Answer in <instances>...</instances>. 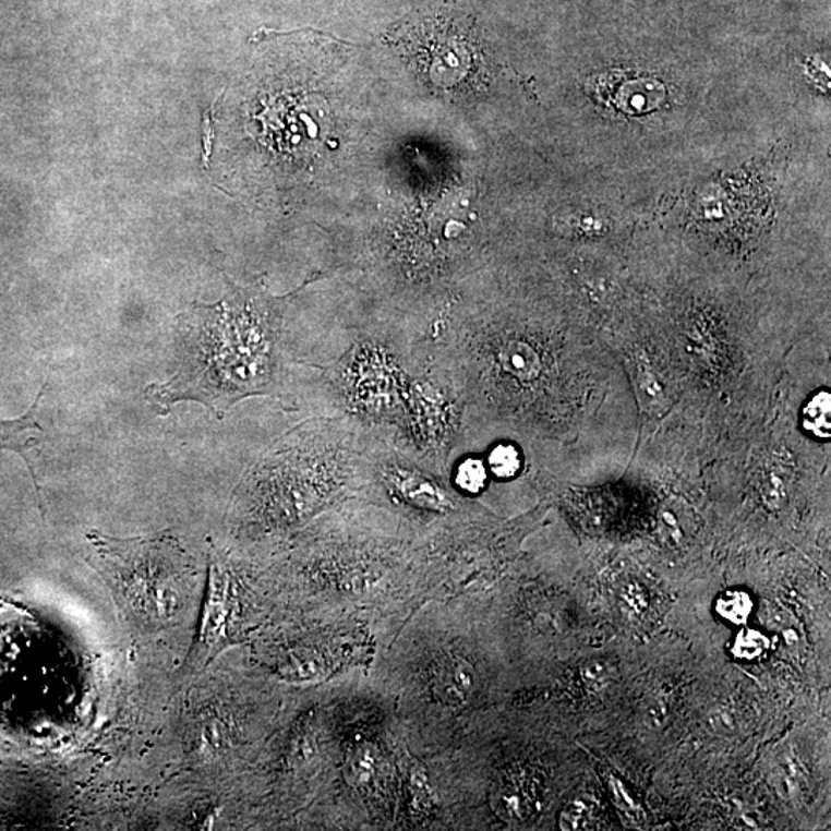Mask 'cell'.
<instances>
[{
  "mask_svg": "<svg viewBox=\"0 0 831 831\" xmlns=\"http://www.w3.org/2000/svg\"><path fill=\"white\" fill-rule=\"evenodd\" d=\"M416 347L418 364L402 421L387 437L404 455L450 481L448 463L466 425L467 406L447 370L422 344Z\"/></svg>",
  "mask_w": 831,
  "mask_h": 831,
  "instance_id": "52a82bcc",
  "label": "cell"
},
{
  "mask_svg": "<svg viewBox=\"0 0 831 831\" xmlns=\"http://www.w3.org/2000/svg\"><path fill=\"white\" fill-rule=\"evenodd\" d=\"M85 538V561L110 590L133 630L159 635L185 621L196 598L197 567L170 531L116 538L89 530Z\"/></svg>",
  "mask_w": 831,
  "mask_h": 831,
  "instance_id": "277c9868",
  "label": "cell"
},
{
  "mask_svg": "<svg viewBox=\"0 0 831 831\" xmlns=\"http://www.w3.org/2000/svg\"><path fill=\"white\" fill-rule=\"evenodd\" d=\"M432 687L434 696L445 706H466L477 691V670L460 654H445L439 661L434 662Z\"/></svg>",
  "mask_w": 831,
  "mask_h": 831,
  "instance_id": "30bf717a",
  "label": "cell"
},
{
  "mask_svg": "<svg viewBox=\"0 0 831 831\" xmlns=\"http://www.w3.org/2000/svg\"><path fill=\"white\" fill-rule=\"evenodd\" d=\"M416 364L418 347L400 329L374 317L351 327L346 350L320 366L327 414L390 436L402 421Z\"/></svg>",
  "mask_w": 831,
  "mask_h": 831,
  "instance_id": "5b68a950",
  "label": "cell"
},
{
  "mask_svg": "<svg viewBox=\"0 0 831 831\" xmlns=\"http://www.w3.org/2000/svg\"><path fill=\"white\" fill-rule=\"evenodd\" d=\"M776 787L785 797L799 796L804 788V773L796 759H782L776 771Z\"/></svg>",
  "mask_w": 831,
  "mask_h": 831,
  "instance_id": "d6986e66",
  "label": "cell"
},
{
  "mask_svg": "<svg viewBox=\"0 0 831 831\" xmlns=\"http://www.w3.org/2000/svg\"><path fill=\"white\" fill-rule=\"evenodd\" d=\"M45 390H47V385L40 388L35 402L21 418L0 419V451L9 450L16 453V455L25 460L26 466L32 471L37 493H39V484H37L35 468L32 466L29 455L43 442L44 432L43 426L37 421V410H39L40 402H43Z\"/></svg>",
  "mask_w": 831,
  "mask_h": 831,
  "instance_id": "8fae6325",
  "label": "cell"
},
{
  "mask_svg": "<svg viewBox=\"0 0 831 831\" xmlns=\"http://www.w3.org/2000/svg\"><path fill=\"white\" fill-rule=\"evenodd\" d=\"M236 740V730L230 718L224 714H200L191 724L186 743L191 755L197 758H216L231 750Z\"/></svg>",
  "mask_w": 831,
  "mask_h": 831,
  "instance_id": "7c38bea8",
  "label": "cell"
},
{
  "mask_svg": "<svg viewBox=\"0 0 831 831\" xmlns=\"http://www.w3.org/2000/svg\"><path fill=\"white\" fill-rule=\"evenodd\" d=\"M364 430L347 416H317L268 445L231 497L230 523L250 541L282 539L356 494Z\"/></svg>",
  "mask_w": 831,
  "mask_h": 831,
  "instance_id": "3957f363",
  "label": "cell"
},
{
  "mask_svg": "<svg viewBox=\"0 0 831 831\" xmlns=\"http://www.w3.org/2000/svg\"><path fill=\"white\" fill-rule=\"evenodd\" d=\"M489 482V468L481 456H463L450 467V484L462 496H478L485 492Z\"/></svg>",
  "mask_w": 831,
  "mask_h": 831,
  "instance_id": "4fadbf2b",
  "label": "cell"
},
{
  "mask_svg": "<svg viewBox=\"0 0 831 831\" xmlns=\"http://www.w3.org/2000/svg\"><path fill=\"white\" fill-rule=\"evenodd\" d=\"M830 393L821 392L803 410V425L816 439H830Z\"/></svg>",
  "mask_w": 831,
  "mask_h": 831,
  "instance_id": "2e32d148",
  "label": "cell"
},
{
  "mask_svg": "<svg viewBox=\"0 0 831 831\" xmlns=\"http://www.w3.org/2000/svg\"><path fill=\"white\" fill-rule=\"evenodd\" d=\"M426 784L424 771L414 769L411 771L410 793L416 808L419 810H429L432 807V792Z\"/></svg>",
  "mask_w": 831,
  "mask_h": 831,
  "instance_id": "603a6c76",
  "label": "cell"
},
{
  "mask_svg": "<svg viewBox=\"0 0 831 831\" xmlns=\"http://www.w3.org/2000/svg\"><path fill=\"white\" fill-rule=\"evenodd\" d=\"M580 676L590 690L599 691L609 685L610 679H612V672H610V665L604 659H593V661L582 665Z\"/></svg>",
  "mask_w": 831,
  "mask_h": 831,
  "instance_id": "7402d4cb",
  "label": "cell"
},
{
  "mask_svg": "<svg viewBox=\"0 0 831 831\" xmlns=\"http://www.w3.org/2000/svg\"><path fill=\"white\" fill-rule=\"evenodd\" d=\"M241 586L233 568L212 546L207 557L204 597L196 633L183 661L181 675H200L234 641L241 624Z\"/></svg>",
  "mask_w": 831,
  "mask_h": 831,
  "instance_id": "9c48e42d",
  "label": "cell"
},
{
  "mask_svg": "<svg viewBox=\"0 0 831 831\" xmlns=\"http://www.w3.org/2000/svg\"><path fill=\"white\" fill-rule=\"evenodd\" d=\"M380 756L370 744L359 745L347 759V780L354 787L362 788L372 784L380 770Z\"/></svg>",
  "mask_w": 831,
  "mask_h": 831,
  "instance_id": "9a60e30c",
  "label": "cell"
},
{
  "mask_svg": "<svg viewBox=\"0 0 831 831\" xmlns=\"http://www.w3.org/2000/svg\"><path fill=\"white\" fill-rule=\"evenodd\" d=\"M770 641L762 631L755 628L744 627L737 633L735 642H733V654L743 661H754L761 658L769 650Z\"/></svg>",
  "mask_w": 831,
  "mask_h": 831,
  "instance_id": "ac0fdd59",
  "label": "cell"
},
{
  "mask_svg": "<svg viewBox=\"0 0 831 831\" xmlns=\"http://www.w3.org/2000/svg\"><path fill=\"white\" fill-rule=\"evenodd\" d=\"M484 459L490 478L497 481H510L518 478L523 468V453L513 442L494 444Z\"/></svg>",
  "mask_w": 831,
  "mask_h": 831,
  "instance_id": "5bb4252c",
  "label": "cell"
},
{
  "mask_svg": "<svg viewBox=\"0 0 831 831\" xmlns=\"http://www.w3.org/2000/svg\"><path fill=\"white\" fill-rule=\"evenodd\" d=\"M706 725L711 735L732 736L739 730V718L732 707L721 706L710 711Z\"/></svg>",
  "mask_w": 831,
  "mask_h": 831,
  "instance_id": "ffe728a7",
  "label": "cell"
},
{
  "mask_svg": "<svg viewBox=\"0 0 831 831\" xmlns=\"http://www.w3.org/2000/svg\"><path fill=\"white\" fill-rule=\"evenodd\" d=\"M593 822V808L586 800H573L561 815V829L587 830Z\"/></svg>",
  "mask_w": 831,
  "mask_h": 831,
  "instance_id": "44dd1931",
  "label": "cell"
},
{
  "mask_svg": "<svg viewBox=\"0 0 831 831\" xmlns=\"http://www.w3.org/2000/svg\"><path fill=\"white\" fill-rule=\"evenodd\" d=\"M573 329L530 314L473 310L455 294L421 342L450 374L467 414L539 444L575 433Z\"/></svg>",
  "mask_w": 831,
  "mask_h": 831,
  "instance_id": "6da1fadb",
  "label": "cell"
},
{
  "mask_svg": "<svg viewBox=\"0 0 831 831\" xmlns=\"http://www.w3.org/2000/svg\"><path fill=\"white\" fill-rule=\"evenodd\" d=\"M714 609L722 619L739 627V625L748 623L751 613H754L755 604L754 599L745 591L730 590L718 598Z\"/></svg>",
  "mask_w": 831,
  "mask_h": 831,
  "instance_id": "e0dca14e",
  "label": "cell"
},
{
  "mask_svg": "<svg viewBox=\"0 0 831 831\" xmlns=\"http://www.w3.org/2000/svg\"><path fill=\"white\" fill-rule=\"evenodd\" d=\"M419 77L442 95L463 92L479 73L481 52L473 32L456 11H441L400 24L390 36Z\"/></svg>",
  "mask_w": 831,
  "mask_h": 831,
  "instance_id": "ba28073f",
  "label": "cell"
},
{
  "mask_svg": "<svg viewBox=\"0 0 831 831\" xmlns=\"http://www.w3.org/2000/svg\"><path fill=\"white\" fill-rule=\"evenodd\" d=\"M228 286L219 302L194 303L176 320L173 373L144 390L157 416L170 414L176 404L197 402L224 419L242 400L280 395L284 321L299 288L277 298L262 280Z\"/></svg>",
  "mask_w": 831,
  "mask_h": 831,
  "instance_id": "7a4b0ae2",
  "label": "cell"
},
{
  "mask_svg": "<svg viewBox=\"0 0 831 831\" xmlns=\"http://www.w3.org/2000/svg\"><path fill=\"white\" fill-rule=\"evenodd\" d=\"M356 494L387 504L416 526L439 527L467 515V501L448 479L404 455L387 436L373 430L362 434Z\"/></svg>",
  "mask_w": 831,
  "mask_h": 831,
  "instance_id": "8992f818",
  "label": "cell"
},
{
  "mask_svg": "<svg viewBox=\"0 0 831 831\" xmlns=\"http://www.w3.org/2000/svg\"><path fill=\"white\" fill-rule=\"evenodd\" d=\"M610 787H612L613 796H615V804H617V807H619L621 810L631 816L639 815V807L633 803L631 797L627 795L624 785L621 784L619 781L612 780V782H610Z\"/></svg>",
  "mask_w": 831,
  "mask_h": 831,
  "instance_id": "d4e9b609",
  "label": "cell"
},
{
  "mask_svg": "<svg viewBox=\"0 0 831 831\" xmlns=\"http://www.w3.org/2000/svg\"><path fill=\"white\" fill-rule=\"evenodd\" d=\"M669 718V702L664 698H651L643 710V721L651 728L661 727Z\"/></svg>",
  "mask_w": 831,
  "mask_h": 831,
  "instance_id": "cb8c5ba5",
  "label": "cell"
}]
</instances>
